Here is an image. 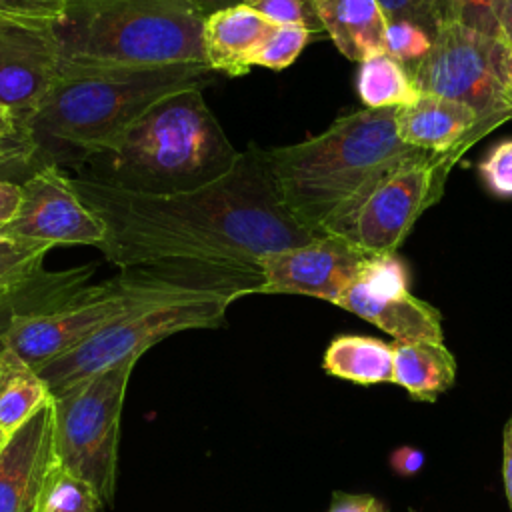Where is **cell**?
Returning a JSON list of instances; mask_svg holds the SVG:
<instances>
[{
  "label": "cell",
  "instance_id": "obj_1",
  "mask_svg": "<svg viewBox=\"0 0 512 512\" xmlns=\"http://www.w3.org/2000/svg\"><path fill=\"white\" fill-rule=\"evenodd\" d=\"M72 186L104 220L100 250L118 268L204 262L260 272L262 256L316 238L282 206L256 144L224 178L188 192L140 194L82 176Z\"/></svg>",
  "mask_w": 512,
  "mask_h": 512
},
{
  "label": "cell",
  "instance_id": "obj_2",
  "mask_svg": "<svg viewBox=\"0 0 512 512\" xmlns=\"http://www.w3.org/2000/svg\"><path fill=\"white\" fill-rule=\"evenodd\" d=\"M418 152L400 140L396 108H362L318 136L264 148V158L282 206L300 226L322 236L368 186Z\"/></svg>",
  "mask_w": 512,
  "mask_h": 512
},
{
  "label": "cell",
  "instance_id": "obj_3",
  "mask_svg": "<svg viewBox=\"0 0 512 512\" xmlns=\"http://www.w3.org/2000/svg\"><path fill=\"white\" fill-rule=\"evenodd\" d=\"M202 90L182 88L158 98L110 148L86 160L82 166L90 170L80 176L154 196L224 178L242 152L228 140Z\"/></svg>",
  "mask_w": 512,
  "mask_h": 512
},
{
  "label": "cell",
  "instance_id": "obj_4",
  "mask_svg": "<svg viewBox=\"0 0 512 512\" xmlns=\"http://www.w3.org/2000/svg\"><path fill=\"white\" fill-rule=\"evenodd\" d=\"M260 284V272L204 262L120 268L110 280L86 284L56 306L18 312L4 342L40 370L92 334L140 310L224 286H250L256 294Z\"/></svg>",
  "mask_w": 512,
  "mask_h": 512
},
{
  "label": "cell",
  "instance_id": "obj_5",
  "mask_svg": "<svg viewBox=\"0 0 512 512\" xmlns=\"http://www.w3.org/2000/svg\"><path fill=\"white\" fill-rule=\"evenodd\" d=\"M202 28L186 0H66L52 26L58 80L206 64Z\"/></svg>",
  "mask_w": 512,
  "mask_h": 512
},
{
  "label": "cell",
  "instance_id": "obj_6",
  "mask_svg": "<svg viewBox=\"0 0 512 512\" xmlns=\"http://www.w3.org/2000/svg\"><path fill=\"white\" fill-rule=\"evenodd\" d=\"M216 80L206 64H170L58 80L28 128L32 170L80 168L110 148L158 98Z\"/></svg>",
  "mask_w": 512,
  "mask_h": 512
},
{
  "label": "cell",
  "instance_id": "obj_7",
  "mask_svg": "<svg viewBox=\"0 0 512 512\" xmlns=\"http://www.w3.org/2000/svg\"><path fill=\"white\" fill-rule=\"evenodd\" d=\"M506 120L510 116L480 118L452 148L420 150L406 158L350 202L328 224L326 234L342 236L368 254H396L416 220L442 198L452 166L470 146Z\"/></svg>",
  "mask_w": 512,
  "mask_h": 512
},
{
  "label": "cell",
  "instance_id": "obj_8",
  "mask_svg": "<svg viewBox=\"0 0 512 512\" xmlns=\"http://www.w3.org/2000/svg\"><path fill=\"white\" fill-rule=\"evenodd\" d=\"M136 358L52 394V452L56 464L88 482L112 504L118 472L120 420Z\"/></svg>",
  "mask_w": 512,
  "mask_h": 512
},
{
  "label": "cell",
  "instance_id": "obj_9",
  "mask_svg": "<svg viewBox=\"0 0 512 512\" xmlns=\"http://www.w3.org/2000/svg\"><path fill=\"white\" fill-rule=\"evenodd\" d=\"M248 294H254V288L224 286L140 310L92 334L38 372L56 394L124 360H138L148 348L172 334L222 326L228 306Z\"/></svg>",
  "mask_w": 512,
  "mask_h": 512
},
{
  "label": "cell",
  "instance_id": "obj_10",
  "mask_svg": "<svg viewBox=\"0 0 512 512\" xmlns=\"http://www.w3.org/2000/svg\"><path fill=\"white\" fill-rule=\"evenodd\" d=\"M504 42L460 22L438 28L432 48L412 72L418 94L440 96L470 106L478 118L510 116L502 80Z\"/></svg>",
  "mask_w": 512,
  "mask_h": 512
},
{
  "label": "cell",
  "instance_id": "obj_11",
  "mask_svg": "<svg viewBox=\"0 0 512 512\" xmlns=\"http://www.w3.org/2000/svg\"><path fill=\"white\" fill-rule=\"evenodd\" d=\"M336 306L368 320L394 340L444 342L440 312L408 290V272L396 254H370Z\"/></svg>",
  "mask_w": 512,
  "mask_h": 512
},
{
  "label": "cell",
  "instance_id": "obj_12",
  "mask_svg": "<svg viewBox=\"0 0 512 512\" xmlns=\"http://www.w3.org/2000/svg\"><path fill=\"white\" fill-rule=\"evenodd\" d=\"M20 186V208L16 216L0 228V234L50 246H102L106 238L104 220L80 198L72 186V176L62 168H40Z\"/></svg>",
  "mask_w": 512,
  "mask_h": 512
},
{
  "label": "cell",
  "instance_id": "obj_13",
  "mask_svg": "<svg viewBox=\"0 0 512 512\" xmlns=\"http://www.w3.org/2000/svg\"><path fill=\"white\" fill-rule=\"evenodd\" d=\"M368 256L342 236H316L306 244L262 256V284L256 294H298L336 304Z\"/></svg>",
  "mask_w": 512,
  "mask_h": 512
},
{
  "label": "cell",
  "instance_id": "obj_14",
  "mask_svg": "<svg viewBox=\"0 0 512 512\" xmlns=\"http://www.w3.org/2000/svg\"><path fill=\"white\" fill-rule=\"evenodd\" d=\"M56 82L58 50L52 28H0V104L12 112L26 148L28 128Z\"/></svg>",
  "mask_w": 512,
  "mask_h": 512
},
{
  "label": "cell",
  "instance_id": "obj_15",
  "mask_svg": "<svg viewBox=\"0 0 512 512\" xmlns=\"http://www.w3.org/2000/svg\"><path fill=\"white\" fill-rule=\"evenodd\" d=\"M52 464L50 402L0 446V512H36Z\"/></svg>",
  "mask_w": 512,
  "mask_h": 512
},
{
  "label": "cell",
  "instance_id": "obj_16",
  "mask_svg": "<svg viewBox=\"0 0 512 512\" xmlns=\"http://www.w3.org/2000/svg\"><path fill=\"white\" fill-rule=\"evenodd\" d=\"M274 22L248 4H234L204 16L202 44L210 70L226 76H244L252 70V56Z\"/></svg>",
  "mask_w": 512,
  "mask_h": 512
},
{
  "label": "cell",
  "instance_id": "obj_17",
  "mask_svg": "<svg viewBox=\"0 0 512 512\" xmlns=\"http://www.w3.org/2000/svg\"><path fill=\"white\" fill-rule=\"evenodd\" d=\"M478 114L456 100L418 94L410 104L396 108V130L404 144L440 152L458 144L476 124Z\"/></svg>",
  "mask_w": 512,
  "mask_h": 512
},
{
  "label": "cell",
  "instance_id": "obj_18",
  "mask_svg": "<svg viewBox=\"0 0 512 512\" xmlns=\"http://www.w3.org/2000/svg\"><path fill=\"white\" fill-rule=\"evenodd\" d=\"M324 32L352 62L386 52V18L376 0H314Z\"/></svg>",
  "mask_w": 512,
  "mask_h": 512
},
{
  "label": "cell",
  "instance_id": "obj_19",
  "mask_svg": "<svg viewBox=\"0 0 512 512\" xmlns=\"http://www.w3.org/2000/svg\"><path fill=\"white\" fill-rule=\"evenodd\" d=\"M394 384H400L420 402H434L456 378L452 352L438 342H392Z\"/></svg>",
  "mask_w": 512,
  "mask_h": 512
},
{
  "label": "cell",
  "instance_id": "obj_20",
  "mask_svg": "<svg viewBox=\"0 0 512 512\" xmlns=\"http://www.w3.org/2000/svg\"><path fill=\"white\" fill-rule=\"evenodd\" d=\"M94 274V266H78L68 270H40L36 276L0 292V370L2 352L6 348L4 334L18 312L42 310L56 306L70 298L76 290L86 286V280Z\"/></svg>",
  "mask_w": 512,
  "mask_h": 512
},
{
  "label": "cell",
  "instance_id": "obj_21",
  "mask_svg": "<svg viewBox=\"0 0 512 512\" xmlns=\"http://www.w3.org/2000/svg\"><path fill=\"white\" fill-rule=\"evenodd\" d=\"M322 366L326 374L362 386L394 384L392 344L372 336L334 338L324 352Z\"/></svg>",
  "mask_w": 512,
  "mask_h": 512
},
{
  "label": "cell",
  "instance_id": "obj_22",
  "mask_svg": "<svg viewBox=\"0 0 512 512\" xmlns=\"http://www.w3.org/2000/svg\"><path fill=\"white\" fill-rule=\"evenodd\" d=\"M50 402L52 390L40 372L6 346L0 370V432L8 438Z\"/></svg>",
  "mask_w": 512,
  "mask_h": 512
},
{
  "label": "cell",
  "instance_id": "obj_23",
  "mask_svg": "<svg viewBox=\"0 0 512 512\" xmlns=\"http://www.w3.org/2000/svg\"><path fill=\"white\" fill-rule=\"evenodd\" d=\"M356 88L364 108H398L418 98L408 70L386 52L360 62Z\"/></svg>",
  "mask_w": 512,
  "mask_h": 512
},
{
  "label": "cell",
  "instance_id": "obj_24",
  "mask_svg": "<svg viewBox=\"0 0 512 512\" xmlns=\"http://www.w3.org/2000/svg\"><path fill=\"white\" fill-rule=\"evenodd\" d=\"M102 508L104 502L96 490L54 460L36 512H100Z\"/></svg>",
  "mask_w": 512,
  "mask_h": 512
},
{
  "label": "cell",
  "instance_id": "obj_25",
  "mask_svg": "<svg viewBox=\"0 0 512 512\" xmlns=\"http://www.w3.org/2000/svg\"><path fill=\"white\" fill-rule=\"evenodd\" d=\"M54 246L0 234V292L44 270V258Z\"/></svg>",
  "mask_w": 512,
  "mask_h": 512
},
{
  "label": "cell",
  "instance_id": "obj_26",
  "mask_svg": "<svg viewBox=\"0 0 512 512\" xmlns=\"http://www.w3.org/2000/svg\"><path fill=\"white\" fill-rule=\"evenodd\" d=\"M312 32L302 26L274 24L264 42L252 56V66H264L270 70L288 68L310 42Z\"/></svg>",
  "mask_w": 512,
  "mask_h": 512
},
{
  "label": "cell",
  "instance_id": "obj_27",
  "mask_svg": "<svg viewBox=\"0 0 512 512\" xmlns=\"http://www.w3.org/2000/svg\"><path fill=\"white\" fill-rule=\"evenodd\" d=\"M64 6L66 0H0V28H52Z\"/></svg>",
  "mask_w": 512,
  "mask_h": 512
},
{
  "label": "cell",
  "instance_id": "obj_28",
  "mask_svg": "<svg viewBox=\"0 0 512 512\" xmlns=\"http://www.w3.org/2000/svg\"><path fill=\"white\" fill-rule=\"evenodd\" d=\"M432 40L434 38L426 30L412 22L400 20L386 24V54L398 60L410 76L430 52Z\"/></svg>",
  "mask_w": 512,
  "mask_h": 512
},
{
  "label": "cell",
  "instance_id": "obj_29",
  "mask_svg": "<svg viewBox=\"0 0 512 512\" xmlns=\"http://www.w3.org/2000/svg\"><path fill=\"white\" fill-rule=\"evenodd\" d=\"M32 172L30 156L12 112L0 104V178L22 184Z\"/></svg>",
  "mask_w": 512,
  "mask_h": 512
},
{
  "label": "cell",
  "instance_id": "obj_30",
  "mask_svg": "<svg viewBox=\"0 0 512 512\" xmlns=\"http://www.w3.org/2000/svg\"><path fill=\"white\" fill-rule=\"evenodd\" d=\"M244 4L274 24L302 26L312 34L324 30L314 0H246Z\"/></svg>",
  "mask_w": 512,
  "mask_h": 512
},
{
  "label": "cell",
  "instance_id": "obj_31",
  "mask_svg": "<svg viewBox=\"0 0 512 512\" xmlns=\"http://www.w3.org/2000/svg\"><path fill=\"white\" fill-rule=\"evenodd\" d=\"M504 0H454L450 22H460L490 38H500V10Z\"/></svg>",
  "mask_w": 512,
  "mask_h": 512
},
{
  "label": "cell",
  "instance_id": "obj_32",
  "mask_svg": "<svg viewBox=\"0 0 512 512\" xmlns=\"http://www.w3.org/2000/svg\"><path fill=\"white\" fill-rule=\"evenodd\" d=\"M480 178L498 198H512V138L498 142L478 164Z\"/></svg>",
  "mask_w": 512,
  "mask_h": 512
},
{
  "label": "cell",
  "instance_id": "obj_33",
  "mask_svg": "<svg viewBox=\"0 0 512 512\" xmlns=\"http://www.w3.org/2000/svg\"><path fill=\"white\" fill-rule=\"evenodd\" d=\"M386 22H412L426 30L432 38L442 26L432 0H376Z\"/></svg>",
  "mask_w": 512,
  "mask_h": 512
},
{
  "label": "cell",
  "instance_id": "obj_34",
  "mask_svg": "<svg viewBox=\"0 0 512 512\" xmlns=\"http://www.w3.org/2000/svg\"><path fill=\"white\" fill-rule=\"evenodd\" d=\"M422 466H424V452L420 448L398 446L390 454V468L402 478H410L418 474Z\"/></svg>",
  "mask_w": 512,
  "mask_h": 512
},
{
  "label": "cell",
  "instance_id": "obj_35",
  "mask_svg": "<svg viewBox=\"0 0 512 512\" xmlns=\"http://www.w3.org/2000/svg\"><path fill=\"white\" fill-rule=\"evenodd\" d=\"M376 498L370 494H348L334 492L328 512H374Z\"/></svg>",
  "mask_w": 512,
  "mask_h": 512
},
{
  "label": "cell",
  "instance_id": "obj_36",
  "mask_svg": "<svg viewBox=\"0 0 512 512\" xmlns=\"http://www.w3.org/2000/svg\"><path fill=\"white\" fill-rule=\"evenodd\" d=\"M22 200V186L0 178V228H4L18 212Z\"/></svg>",
  "mask_w": 512,
  "mask_h": 512
},
{
  "label": "cell",
  "instance_id": "obj_37",
  "mask_svg": "<svg viewBox=\"0 0 512 512\" xmlns=\"http://www.w3.org/2000/svg\"><path fill=\"white\" fill-rule=\"evenodd\" d=\"M502 476H504V490L506 500L512 510V416L504 424V436H502Z\"/></svg>",
  "mask_w": 512,
  "mask_h": 512
},
{
  "label": "cell",
  "instance_id": "obj_38",
  "mask_svg": "<svg viewBox=\"0 0 512 512\" xmlns=\"http://www.w3.org/2000/svg\"><path fill=\"white\" fill-rule=\"evenodd\" d=\"M502 80H504L508 104L512 110V46L506 42H504V52H502Z\"/></svg>",
  "mask_w": 512,
  "mask_h": 512
},
{
  "label": "cell",
  "instance_id": "obj_39",
  "mask_svg": "<svg viewBox=\"0 0 512 512\" xmlns=\"http://www.w3.org/2000/svg\"><path fill=\"white\" fill-rule=\"evenodd\" d=\"M190 6H194L200 14H210V12H216L220 8H228V6H234V4H242L246 0H186Z\"/></svg>",
  "mask_w": 512,
  "mask_h": 512
},
{
  "label": "cell",
  "instance_id": "obj_40",
  "mask_svg": "<svg viewBox=\"0 0 512 512\" xmlns=\"http://www.w3.org/2000/svg\"><path fill=\"white\" fill-rule=\"evenodd\" d=\"M500 38L512 46V0H504L500 10Z\"/></svg>",
  "mask_w": 512,
  "mask_h": 512
},
{
  "label": "cell",
  "instance_id": "obj_41",
  "mask_svg": "<svg viewBox=\"0 0 512 512\" xmlns=\"http://www.w3.org/2000/svg\"><path fill=\"white\" fill-rule=\"evenodd\" d=\"M434 2V8H436V14L440 18L442 24L450 22L452 18V8H454V0H432Z\"/></svg>",
  "mask_w": 512,
  "mask_h": 512
},
{
  "label": "cell",
  "instance_id": "obj_42",
  "mask_svg": "<svg viewBox=\"0 0 512 512\" xmlns=\"http://www.w3.org/2000/svg\"><path fill=\"white\" fill-rule=\"evenodd\" d=\"M374 512H390V508L378 500V502H376V508H374ZM408 512H416V510H408Z\"/></svg>",
  "mask_w": 512,
  "mask_h": 512
},
{
  "label": "cell",
  "instance_id": "obj_43",
  "mask_svg": "<svg viewBox=\"0 0 512 512\" xmlns=\"http://www.w3.org/2000/svg\"><path fill=\"white\" fill-rule=\"evenodd\" d=\"M4 440H6V436H4V434H2V432H0V444H2V442H4Z\"/></svg>",
  "mask_w": 512,
  "mask_h": 512
},
{
  "label": "cell",
  "instance_id": "obj_44",
  "mask_svg": "<svg viewBox=\"0 0 512 512\" xmlns=\"http://www.w3.org/2000/svg\"><path fill=\"white\" fill-rule=\"evenodd\" d=\"M0 446H2V444H0Z\"/></svg>",
  "mask_w": 512,
  "mask_h": 512
}]
</instances>
